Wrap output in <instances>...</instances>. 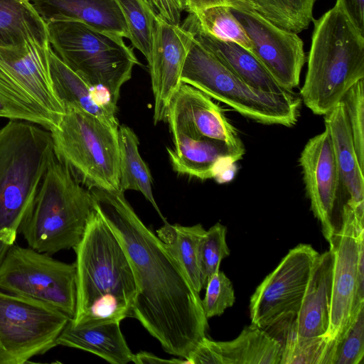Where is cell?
<instances>
[{"instance_id":"obj_1","label":"cell","mask_w":364,"mask_h":364,"mask_svg":"<svg viewBox=\"0 0 364 364\" xmlns=\"http://www.w3.org/2000/svg\"><path fill=\"white\" fill-rule=\"evenodd\" d=\"M94 208L119 240L136 294L132 317L168 353L187 360L208 328L202 299L164 242L136 215L119 189H90Z\"/></svg>"},{"instance_id":"obj_2","label":"cell","mask_w":364,"mask_h":364,"mask_svg":"<svg viewBox=\"0 0 364 364\" xmlns=\"http://www.w3.org/2000/svg\"><path fill=\"white\" fill-rule=\"evenodd\" d=\"M76 255V305L70 323L88 327L132 317L136 287L119 240L94 208Z\"/></svg>"},{"instance_id":"obj_3","label":"cell","mask_w":364,"mask_h":364,"mask_svg":"<svg viewBox=\"0 0 364 364\" xmlns=\"http://www.w3.org/2000/svg\"><path fill=\"white\" fill-rule=\"evenodd\" d=\"M55 158L50 132L10 119L0 129V264L15 244Z\"/></svg>"},{"instance_id":"obj_4","label":"cell","mask_w":364,"mask_h":364,"mask_svg":"<svg viewBox=\"0 0 364 364\" xmlns=\"http://www.w3.org/2000/svg\"><path fill=\"white\" fill-rule=\"evenodd\" d=\"M312 21L307 71L300 95L314 114L325 115L364 79V35L336 4Z\"/></svg>"},{"instance_id":"obj_5","label":"cell","mask_w":364,"mask_h":364,"mask_svg":"<svg viewBox=\"0 0 364 364\" xmlns=\"http://www.w3.org/2000/svg\"><path fill=\"white\" fill-rule=\"evenodd\" d=\"M93 210L90 190L55 156L19 233L28 247L40 252L51 255L73 249Z\"/></svg>"},{"instance_id":"obj_6","label":"cell","mask_w":364,"mask_h":364,"mask_svg":"<svg viewBox=\"0 0 364 364\" xmlns=\"http://www.w3.org/2000/svg\"><path fill=\"white\" fill-rule=\"evenodd\" d=\"M49 45L72 70L117 105L122 85L139 61L123 38L75 20L46 23Z\"/></svg>"},{"instance_id":"obj_7","label":"cell","mask_w":364,"mask_h":364,"mask_svg":"<svg viewBox=\"0 0 364 364\" xmlns=\"http://www.w3.org/2000/svg\"><path fill=\"white\" fill-rule=\"evenodd\" d=\"M181 80L259 123L291 127L298 121L301 100L292 91L271 93L251 87L193 37Z\"/></svg>"},{"instance_id":"obj_8","label":"cell","mask_w":364,"mask_h":364,"mask_svg":"<svg viewBox=\"0 0 364 364\" xmlns=\"http://www.w3.org/2000/svg\"><path fill=\"white\" fill-rule=\"evenodd\" d=\"M118 128L87 112L65 109L50 131L55 156L86 188L119 189Z\"/></svg>"},{"instance_id":"obj_9","label":"cell","mask_w":364,"mask_h":364,"mask_svg":"<svg viewBox=\"0 0 364 364\" xmlns=\"http://www.w3.org/2000/svg\"><path fill=\"white\" fill-rule=\"evenodd\" d=\"M49 47L33 41L0 46V99L31 122L50 131L65 110L53 90Z\"/></svg>"},{"instance_id":"obj_10","label":"cell","mask_w":364,"mask_h":364,"mask_svg":"<svg viewBox=\"0 0 364 364\" xmlns=\"http://www.w3.org/2000/svg\"><path fill=\"white\" fill-rule=\"evenodd\" d=\"M341 218V227L329 242L333 266L329 326L325 336L337 349L364 308V287L358 277L360 248L364 243V210L347 202Z\"/></svg>"},{"instance_id":"obj_11","label":"cell","mask_w":364,"mask_h":364,"mask_svg":"<svg viewBox=\"0 0 364 364\" xmlns=\"http://www.w3.org/2000/svg\"><path fill=\"white\" fill-rule=\"evenodd\" d=\"M0 290L43 301L72 318L76 305L75 262L14 244L0 264Z\"/></svg>"},{"instance_id":"obj_12","label":"cell","mask_w":364,"mask_h":364,"mask_svg":"<svg viewBox=\"0 0 364 364\" xmlns=\"http://www.w3.org/2000/svg\"><path fill=\"white\" fill-rule=\"evenodd\" d=\"M70 319L46 303L0 290V364L47 353Z\"/></svg>"},{"instance_id":"obj_13","label":"cell","mask_w":364,"mask_h":364,"mask_svg":"<svg viewBox=\"0 0 364 364\" xmlns=\"http://www.w3.org/2000/svg\"><path fill=\"white\" fill-rule=\"evenodd\" d=\"M319 253L309 244L291 249L250 300L251 324L282 333L296 317Z\"/></svg>"},{"instance_id":"obj_14","label":"cell","mask_w":364,"mask_h":364,"mask_svg":"<svg viewBox=\"0 0 364 364\" xmlns=\"http://www.w3.org/2000/svg\"><path fill=\"white\" fill-rule=\"evenodd\" d=\"M230 10L251 41V52L274 80L287 91L298 87L306 55L297 33L273 24L254 11Z\"/></svg>"},{"instance_id":"obj_15","label":"cell","mask_w":364,"mask_h":364,"mask_svg":"<svg viewBox=\"0 0 364 364\" xmlns=\"http://www.w3.org/2000/svg\"><path fill=\"white\" fill-rule=\"evenodd\" d=\"M166 121L173 139L186 136L219 140L242 156L245 154V146L238 132L221 109L211 97L191 85H180L171 100Z\"/></svg>"},{"instance_id":"obj_16","label":"cell","mask_w":364,"mask_h":364,"mask_svg":"<svg viewBox=\"0 0 364 364\" xmlns=\"http://www.w3.org/2000/svg\"><path fill=\"white\" fill-rule=\"evenodd\" d=\"M193 40L181 24L171 23L157 14L148 65L154 97V124L166 121L167 109L182 84L181 75Z\"/></svg>"},{"instance_id":"obj_17","label":"cell","mask_w":364,"mask_h":364,"mask_svg":"<svg viewBox=\"0 0 364 364\" xmlns=\"http://www.w3.org/2000/svg\"><path fill=\"white\" fill-rule=\"evenodd\" d=\"M299 162L311 209L329 243L336 231L332 216L340 175L331 138L326 129L307 141Z\"/></svg>"},{"instance_id":"obj_18","label":"cell","mask_w":364,"mask_h":364,"mask_svg":"<svg viewBox=\"0 0 364 364\" xmlns=\"http://www.w3.org/2000/svg\"><path fill=\"white\" fill-rule=\"evenodd\" d=\"M282 341L250 324L229 341L203 337L187 358L189 364H280Z\"/></svg>"},{"instance_id":"obj_19","label":"cell","mask_w":364,"mask_h":364,"mask_svg":"<svg viewBox=\"0 0 364 364\" xmlns=\"http://www.w3.org/2000/svg\"><path fill=\"white\" fill-rule=\"evenodd\" d=\"M181 26L251 87L271 93L287 92L252 52L233 41L219 39L206 32L193 14L189 13Z\"/></svg>"},{"instance_id":"obj_20","label":"cell","mask_w":364,"mask_h":364,"mask_svg":"<svg viewBox=\"0 0 364 364\" xmlns=\"http://www.w3.org/2000/svg\"><path fill=\"white\" fill-rule=\"evenodd\" d=\"M332 266L333 255L330 250L319 254L299 310L284 332L289 331L303 337L326 336L329 326Z\"/></svg>"},{"instance_id":"obj_21","label":"cell","mask_w":364,"mask_h":364,"mask_svg":"<svg viewBox=\"0 0 364 364\" xmlns=\"http://www.w3.org/2000/svg\"><path fill=\"white\" fill-rule=\"evenodd\" d=\"M46 23L75 20L97 30L129 38L116 0H28Z\"/></svg>"},{"instance_id":"obj_22","label":"cell","mask_w":364,"mask_h":364,"mask_svg":"<svg viewBox=\"0 0 364 364\" xmlns=\"http://www.w3.org/2000/svg\"><path fill=\"white\" fill-rule=\"evenodd\" d=\"M50 73L53 90L65 107L95 115L119 127L117 105L105 92L99 90L68 68L49 47Z\"/></svg>"},{"instance_id":"obj_23","label":"cell","mask_w":364,"mask_h":364,"mask_svg":"<svg viewBox=\"0 0 364 364\" xmlns=\"http://www.w3.org/2000/svg\"><path fill=\"white\" fill-rule=\"evenodd\" d=\"M173 140L174 148L167 151L173 170L201 180L214 179L223 168L242 158L222 141L186 136Z\"/></svg>"},{"instance_id":"obj_24","label":"cell","mask_w":364,"mask_h":364,"mask_svg":"<svg viewBox=\"0 0 364 364\" xmlns=\"http://www.w3.org/2000/svg\"><path fill=\"white\" fill-rule=\"evenodd\" d=\"M328 132L338 164L340 183L346 191L347 202L364 210V170L359 164L343 104L341 102L324 115Z\"/></svg>"},{"instance_id":"obj_25","label":"cell","mask_w":364,"mask_h":364,"mask_svg":"<svg viewBox=\"0 0 364 364\" xmlns=\"http://www.w3.org/2000/svg\"><path fill=\"white\" fill-rule=\"evenodd\" d=\"M57 346L77 348L93 353L112 364L132 361L119 323H107L88 327H76L70 321L56 341Z\"/></svg>"},{"instance_id":"obj_26","label":"cell","mask_w":364,"mask_h":364,"mask_svg":"<svg viewBox=\"0 0 364 364\" xmlns=\"http://www.w3.org/2000/svg\"><path fill=\"white\" fill-rule=\"evenodd\" d=\"M49 45L47 24L28 0H0V46Z\"/></svg>"},{"instance_id":"obj_27","label":"cell","mask_w":364,"mask_h":364,"mask_svg":"<svg viewBox=\"0 0 364 364\" xmlns=\"http://www.w3.org/2000/svg\"><path fill=\"white\" fill-rule=\"evenodd\" d=\"M119 188L124 192L136 191L151 203L164 223L161 214L152 192V177L139 151V139L134 132L126 125L119 126Z\"/></svg>"},{"instance_id":"obj_28","label":"cell","mask_w":364,"mask_h":364,"mask_svg":"<svg viewBox=\"0 0 364 364\" xmlns=\"http://www.w3.org/2000/svg\"><path fill=\"white\" fill-rule=\"evenodd\" d=\"M206 230L201 224L183 226L164 222L157 236L181 264L197 292L203 289L200 264V244Z\"/></svg>"},{"instance_id":"obj_29","label":"cell","mask_w":364,"mask_h":364,"mask_svg":"<svg viewBox=\"0 0 364 364\" xmlns=\"http://www.w3.org/2000/svg\"><path fill=\"white\" fill-rule=\"evenodd\" d=\"M253 11L285 30L299 33L313 20L316 0H245Z\"/></svg>"},{"instance_id":"obj_30","label":"cell","mask_w":364,"mask_h":364,"mask_svg":"<svg viewBox=\"0 0 364 364\" xmlns=\"http://www.w3.org/2000/svg\"><path fill=\"white\" fill-rule=\"evenodd\" d=\"M280 364H335L338 349L325 336L303 337L285 331Z\"/></svg>"},{"instance_id":"obj_31","label":"cell","mask_w":364,"mask_h":364,"mask_svg":"<svg viewBox=\"0 0 364 364\" xmlns=\"http://www.w3.org/2000/svg\"><path fill=\"white\" fill-rule=\"evenodd\" d=\"M126 21L132 47L149 58L157 16L149 0H116Z\"/></svg>"},{"instance_id":"obj_32","label":"cell","mask_w":364,"mask_h":364,"mask_svg":"<svg viewBox=\"0 0 364 364\" xmlns=\"http://www.w3.org/2000/svg\"><path fill=\"white\" fill-rule=\"evenodd\" d=\"M193 14L206 32L219 39L233 41L251 52V41L230 6H213Z\"/></svg>"},{"instance_id":"obj_33","label":"cell","mask_w":364,"mask_h":364,"mask_svg":"<svg viewBox=\"0 0 364 364\" xmlns=\"http://www.w3.org/2000/svg\"><path fill=\"white\" fill-rule=\"evenodd\" d=\"M226 233L227 228L217 223L206 230L201 240L199 255L203 289L210 278L219 271L221 261L230 255Z\"/></svg>"},{"instance_id":"obj_34","label":"cell","mask_w":364,"mask_h":364,"mask_svg":"<svg viewBox=\"0 0 364 364\" xmlns=\"http://www.w3.org/2000/svg\"><path fill=\"white\" fill-rule=\"evenodd\" d=\"M341 102L345 108L359 164L364 170V79L353 85Z\"/></svg>"},{"instance_id":"obj_35","label":"cell","mask_w":364,"mask_h":364,"mask_svg":"<svg viewBox=\"0 0 364 364\" xmlns=\"http://www.w3.org/2000/svg\"><path fill=\"white\" fill-rule=\"evenodd\" d=\"M205 289L202 305L207 319L223 314L235 301L232 284L223 272H215L208 280Z\"/></svg>"},{"instance_id":"obj_36","label":"cell","mask_w":364,"mask_h":364,"mask_svg":"<svg viewBox=\"0 0 364 364\" xmlns=\"http://www.w3.org/2000/svg\"><path fill=\"white\" fill-rule=\"evenodd\" d=\"M364 356V308L341 341L335 364H360Z\"/></svg>"},{"instance_id":"obj_37","label":"cell","mask_w":364,"mask_h":364,"mask_svg":"<svg viewBox=\"0 0 364 364\" xmlns=\"http://www.w3.org/2000/svg\"><path fill=\"white\" fill-rule=\"evenodd\" d=\"M182 9L188 14H196L205 9L217 6H228L235 9L253 11L251 6L245 0H176Z\"/></svg>"},{"instance_id":"obj_38","label":"cell","mask_w":364,"mask_h":364,"mask_svg":"<svg viewBox=\"0 0 364 364\" xmlns=\"http://www.w3.org/2000/svg\"><path fill=\"white\" fill-rule=\"evenodd\" d=\"M336 4L357 30L364 35V0H336Z\"/></svg>"},{"instance_id":"obj_39","label":"cell","mask_w":364,"mask_h":364,"mask_svg":"<svg viewBox=\"0 0 364 364\" xmlns=\"http://www.w3.org/2000/svg\"><path fill=\"white\" fill-rule=\"evenodd\" d=\"M152 5L157 14L165 21L176 25L181 24L182 9L176 0H153Z\"/></svg>"},{"instance_id":"obj_40","label":"cell","mask_w":364,"mask_h":364,"mask_svg":"<svg viewBox=\"0 0 364 364\" xmlns=\"http://www.w3.org/2000/svg\"><path fill=\"white\" fill-rule=\"evenodd\" d=\"M136 364H156V363H172V364H187L186 359L172 358L170 360L161 358L154 354L145 351L139 352L134 354L132 361Z\"/></svg>"},{"instance_id":"obj_41","label":"cell","mask_w":364,"mask_h":364,"mask_svg":"<svg viewBox=\"0 0 364 364\" xmlns=\"http://www.w3.org/2000/svg\"><path fill=\"white\" fill-rule=\"evenodd\" d=\"M0 118H6L9 120H24L30 122L27 116L11 108L1 99H0Z\"/></svg>"},{"instance_id":"obj_42","label":"cell","mask_w":364,"mask_h":364,"mask_svg":"<svg viewBox=\"0 0 364 364\" xmlns=\"http://www.w3.org/2000/svg\"><path fill=\"white\" fill-rule=\"evenodd\" d=\"M237 168L235 164H230L223 168L214 179L218 183L230 182L235 176Z\"/></svg>"},{"instance_id":"obj_43","label":"cell","mask_w":364,"mask_h":364,"mask_svg":"<svg viewBox=\"0 0 364 364\" xmlns=\"http://www.w3.org/2000/svg\"><path fill=\"white\" fill-rule=\"evenodd\" d=\"M149 1L151 2V4H152V1H153V0H149Z\"/></svg>"}]
</instances>
